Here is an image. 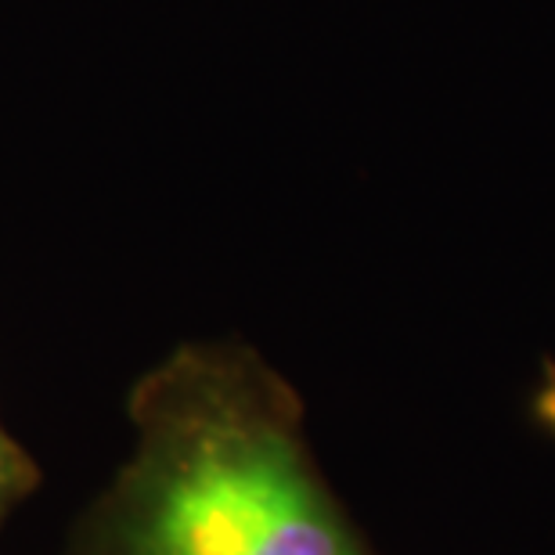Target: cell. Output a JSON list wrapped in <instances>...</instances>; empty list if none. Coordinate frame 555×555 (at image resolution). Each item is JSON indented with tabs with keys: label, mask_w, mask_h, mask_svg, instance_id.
<instances>
[{
	"label": "cell",
	"mask_w": 555,
	"mask_h": 555,
	"mask_svg": "<svg viewBox=\"0 0 555 555\" xmlns=\"http://www.w3.org/2000/svg\"><path fill=\"white\" fill-rule=\"evenodd\" d=\"M130 448L69 555H375L307 440L304 401L235 339L170 350L127 397Z\"/></svg>",
	"instance_id": "6da1fadb"
},
{
	"label": "cell",
	"mask_w": 555,
	"mask_h": 555,
	"mask_svg": "<svg viewBox=\"0 0 555 555\" xmlns=\"http://www.w3.org/2000/svg\"><path fill=\"white\" fill-rule=\"evenodd\" d=\"M40 487V465L29 454L15 433L8 429V422L0 418V530L22 505L37 494Z\"/></svg>",
	"instance_id": "7a4b0ae2"
}]
</instances>
